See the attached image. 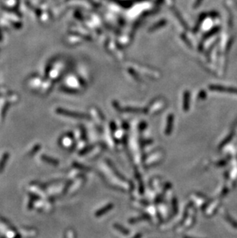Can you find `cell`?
<instances>
[{
	"label": "cell",
	"instance_id": "cell-7",
	"mask_svg": "<svg viewBox=\"0 0 237 238\" xmlns=\"http://www.w3.org/2000/svg\"><path fill=\"white\" fill-rule=\"evenodd\" d=\"M219 31V28L218 27H215V28H214L213 29V30H212V31H210V33H208L207 34H206V36L205 38H208V37H210V35H213V34H214V33H217V32Z\"/></svg>",
	"mask_w": 237,
	"mask_h": 238
},
{
	"label": "cell",
	"instance_id": "cell-3",
	"mask_svg": "<svg viewBox=\"0 0 237 238\" xmlns=\"http://www.w3.org/2000/svg\"><path fill=\"white\" fill-rule=\"evenodd\" d=\"M189 93L188 91L185 92L184 96H183V109L185 111H188L189 107Z\"/></svg>",
	"mask_w": 237,
	"mask_h": 238
},
{
	"label": "cell",
	"instance_id": "cell-6",
	"mask_svg": "<svg viewBox=\"0 0 237 238\" xmlns=\"http://www.w3.org/2000/svg\"><path fill=\"white\" fill-rule=\"evenodd\" d=\"M159 24H157V25H155L154 26H153V27L151 28V31L152 30H155L156 29H157V28L159 27H161V26H163V25H164L165 24H166V21H161L159 22H158Z\"/></svg>",
	"mask_w": 237,
	"mask_h": 238
},
{
	"label": "cell",
	"instance_id": "cell-1",
	"mask_svg": "<svg viewBox=\"0 0 237 238\" xmlns=\"http://www.w3.org/2000/svg\"><path fill=\"white\" fill-rule=\"evenodd\" d=\"M210 89L215 92L225 93L237 94V88L228 87V86H218V85H213L210 86Z\"/></svg>",
	"mask_w": 237,
	"mask_h": 238
},
{
	"label": "cell",
	"instance_id": "cell-2",
	"mask_svg": "<svg viewBox=\"0 0 237 238\" xmlns=\"http://www.w3.org/2000/svg\"><path fill=\"white\" fill-rule=\"evenodd\" d=\"M61 113L64 114V115H66L70 117H73V118H82V119H87L88 116L85 114H81V113H74V112H70V111H65V110H62Z\"/></svg>",
	"mask_w": 237,
	"mask_h": 238
},
{
	"label": "cell",
	"instance_id": "cell-5",
	"mask_svg": "<svg viewBox=\"0 0 237 238\" xmlns=\"http://www.w3.org/2000/svg\"><path fill=\"white\" fill-rule=\"evenodd\" d=\"M112 204H109V206H107V207H104V209L102 210H100L99 211H98L97 213H96V216H101V215L103 214L105 212H107V211H109L110 209H111V207H112Z\"/></svg>",
	"mask_w": 237,
	"mask_h": 238
},
{
	"label": "cell",
	"instance_id": "cell-4",
	"mask_svg": "<svg viewBox=\"0 0 237 238\" xmlns=\"http://www.w3.org/2000/svg\"><path fill=\"white\" fill-rule=\"evenodd\" d=\"M172 121H173V116H172V115H170L169 116V119H168V125H167L166 132V135H167V133H170L171 129H172Z\"/></svg>",
	"mask_w": 237,
	"mask_h": 238
},
{
	"label": "cell",
	"instance_id": "cell-8",
	"mask_svg": "<svg viewBox=\"0 0 237 238\" xmlns=\"http://www.w3.org/2000/svg\"><path fill=\"white\" fill-rule=\"evenodd\" d=\"M202 2V0H196V2L194 3V8H197L198 6H200Z\"/></svg>",
	"mask_w": 237,
	"mask_h": 238
}]
</instances>
